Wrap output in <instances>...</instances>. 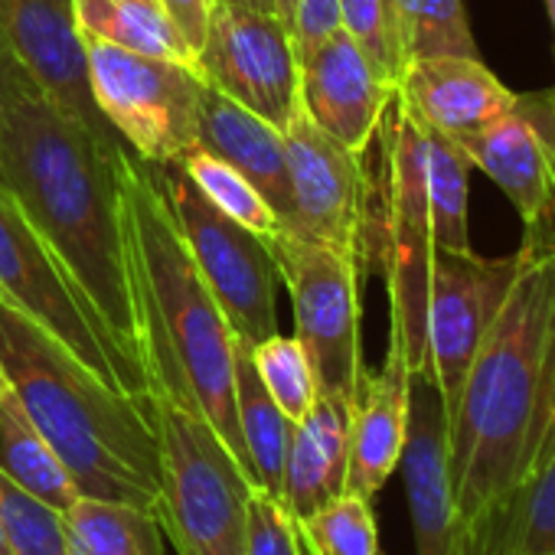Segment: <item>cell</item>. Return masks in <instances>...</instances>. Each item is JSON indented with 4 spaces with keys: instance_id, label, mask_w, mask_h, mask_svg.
I'll return each mask as SVG.
<instances>
[{
    "instance_id": "obj_9",
    "label": "cell",
    "mask_w": 555,
    "mask_h": 555,
    "mask_svg": "<svg viewBox=\"0 0 555 555\" xmlns=\"http://www.w3.org/2000/svg\"><path fill=\"white\" fill-rule=\"evenodd\" d=\"M386 222L383 274L389 285L392 337L412 373H425V305L431 274V216L422 173V125L396 99L386 112Z\"/></svg>"
},
{
    "instance_id": "obj_27",
    "label": "cell",
    "mask_w": 555,
    "mask_h": 555,
    "mask_svg": "<svg viewBox=\"0 0 555 555\" xmlns=\"http://www.w3.org/2000/svg\"><path fill=\"white\" fill-rule=\"evenodd\" d=\"M470 170L474 167L457 141L422 125V173H425V196H428L435 248H444V251L470 248V229H467Z\"/></svg>"
},
{
    "instance_id": "obj_41",
    "label": "cell",
    "mask_w": 555,
    "mask_h": 555,
    "mask_svg": "<svg viewBox=\"0 0 555 555\" xmlns=\"http://www.w3.org/2000/svg\"><path fill=\"white\" fill-rule=\"evenodd\" d=\"M0 555H8V542H4V535H0Z\"/></svg>"
},
{
    "instance_id": "obj_10",
    "label": "cell",
    "mask_w": 555,
    "mask_h": 555,
    "mask_svg": "<svg viewBox=\"0 0 555 555\" xmlns=\"http://www.w3.org/2000/svg\"><path fill=\"white\" fill-rule=\"evenodd\" d=\"M160 180L170 196L177 225L190 245V255L219 301L235 340L255 347L278 334V261L271 242L235 219L222 216L183 173L177 160L160 164Z\"/></svg>"
},
{
    "instance_id": "obj_33",
    "label": "cell",
    "mask_w": 555,
    "mask_h": 555,
    "mask_svg": "<svg viewBox=\"0 0 555 555\" xmlns=\"http://www.w3.org/2000/svg\"><path fill=\"white\" fill-rule=\"evenodd\" d=\"M344 30L366 50V56L399 82L405 69L402 34H399V11L396 0H340Z\"/></svg>"
},
{
    "instance_id": "obj_5",
    "label": "cell",
    "mask_w": 555,
    "mask_h": 555,
    "mask_svg": "<svg viewBox=\"0 0 555 555\" xmlns=\"http://www.w3.org/2000/svg\"><path fill=\"white\" fill-rule=\"evenodd\" d=\"M151 415L157 431V503L177 555H245L248 503L258 490L245 464L190 399L180 370L147 331Z\"/></svg>"
},
{
    "instance_id": "obj_30",
    "label": "cell",
    "mask_w": 555,
    "mask_h": 555,
    "mask_svg": "<svg viewBox=\"0 0 555 555\" xmlns=\"http://www.w3.org/2000/svg\"><path fill=\"white\" fill-rule=\"evenodd\" d=\"M405 63L431 56H480L464 0H396Z\"/></svg>"
},
{
    "instance_id": "obj_42",
    "label": "cell",
    "mask_w": 555,
    "mask_h": 555,
    "mask_svg": "<svg viewBox=\"0 0 555 555\" xmlns=\"http://www.w3.org/2000/svg\"><path fill=\"white\" fill-rule=\"evenodd\" d=\"M552 555H555V552H552Z\"/></svg>"
},
{
    "instance_id": "obj_21",
    "label": "cell",
    "mask_w": 555,
    "mask_h": 555,
    "mask_svg": "<svg viewBox=\"0 0 555 555\" xmlns=\"http://www.w3.org/2000/svg\"><path fill=\"white\" fill-rule=\"evenodd\" d=\"M196 147L222 157L248 183L268 199L274 209L282 232L292 229V183H288V157H285V134L255 112L242 108L238 102L225 99L212 86L203 92L199 105V138Z\"/></svg>"
},
{
    "instance_id": "obj_14",
    "label": "cell",
    "mask_w": 555,
    "mask_h": 555,
    "mask_svg": "<svg viewBox=\"0 0 555 555\" xmlns=\"http://www.w3.org/2000/svg\"><path fill=\"white\" fill-rule=\"evenodd\" d=\"M282 134L292 183V229L285 235L360 255L366 222L363 154L347 151L305 115Z\"/></svg>"
},
{
    "instance_id": "obj_16",
    "label": "cell",
    "mask_w": 555,
    "mask_h": 555,
    "mask_svg": "<svg viewBox=\"0 0 555 555\" xmlns=\"http://www.w3.org/2000/svg\"><path fill=\"white\" fill-rule=\"evenodd\" d=\"M396 102V82L340 27L301 60V115L353 154H366Z\"/></svg>"
},
{
    "instance_id": "obj_23",
    "label": "cell",
    "mask_w": 555,
    "mask_h": 555,
    "mask_svg": "<svg viewBox=\"0 0 555 555\" xmlns=\"http://www.w3.org/2000/svg\"><path fill=\"white\" fill-rule=\"evenodd\" d=\"M235 415L251 480L261 493L278 500L282 496L292 418L274 405V399L261 386L251 363V347L242 340H235Z\"/></svg>"
},
{
    "instance_id": "obj_15",
    "label": "cell",
    "mask_w": 555,
    "mask_h": 555,
    "mask_svg": "<svg viewBox=\"0 0 555 555\" xmlns=\"http://www.w3.org/2000/svg\"><path fill=\"white\" fill-rule=\"evenodd\" d=\"M0 34L8 37L47 99L79 118L105 144L125 147L95 108L73 0H0Z\"/></svg>"
},
{
    "instance_id": "obj_2",
    "label": "cell",
    "mask_w": 555,
    "mask_h": 555,
    "mask_svg": "<svg viewBox=\"0 0 555 555\" xmlns=\"http://www.w3.org/2000/svg\"><path fill=\"white\" fill-rule=\"evenodd\" d=\"M555 383V248L519 245L503 308L448 412V474L464 542L513 490Z\"/></svg>"
},
{
    "instance_id": "obj_17",
    "label": "cell",
    "mask_w": 555,
    "mask_h": 555,
    "mask_svg": "<svg viewBox=\"0 0 555 555\" xmlns=\"http://www.w3.org/2000/svg\"><path fill=\"white\" fill-rule=\"evenodd\" d=\"M415 555H467L448 474V412L428 373H412L409 435L402 451Z\"/></svg>"
},
{
    "instance_id": "obj_36",
    "label": "cell",
    "mask_w": 555,
    "mask_h": 555,
    "mask_svg": "<svg viewBox=\"0 0 555 555\" xmlns=\"http://www.w3.org/2000/svg\"><path fill=\"white\" fill-rule=\"evenodd\" d=\"M160 8L167 11L170 24L177 27L180 40L193 50V56H199L206 34H209L216 0H160Z\"/></svg>"
},
{
    "instance_id": "obj_26",
    "label": "cell",
    "mask_w": 555,
    "mask_h": 555,
    "mask_svg": "<svg viewBox=\"0 0 555 555\" xmlns=\"http://www.w3.org/2000/svg\"><path fill=\"white\" fill-rule=\"evenodd\" d=\"M63 519L69 555H164V529L151 509L79 496Z\"/></svg>"
},
{
    "instance_id": "obj_6",
    "label": "cell",
    "mask_w": 555,
    "mask_h": 555,
    "mask_svg": "<svg viewBox=\"0 0 555 555\" xmlns=\"http://www.w3.org/2000/svg\"><path fill=\"white\" fill-rule=\"evenodd\" d=\"M0 298L34 318L112 386L131 396L151 392L147 379L118 353L79 285L21 212L4 183H0Z\"/></svg>"
},
{
    "instance_id": "obj_38",
    "label": "cell",
    "mask_w": 555,
    "mask_h": 555,
    "mask_svg": "<svg viewBox=\"0 0 555 555\" xmlns=\"http://www.w3.org/2000/svg\"><path fill=\"white\" fill-rule=\"evenodd\" d=\"M216 4H225V8H242V11H268V14H278L274 0H216Z\"/></svg>"
},
{
    "instance_id": "obj_35",
    "label": "cell",
    "mask_w": 555,
    "mask_h": 555,
    "mask_svg": "<svg viewBox=\"0 0 555 555\" xmlns=\"http://www.w3.org/2000/svg\"><path fill=\"white\" fill-rule=\"evenodd\" d=\"M340 27H344L340 0H295L292 37L298 47V60H305L314 47H321Z\"/></svg>"
},
{
    "instance_id": "obj_11",
    "label": "cell",
    "mask_w": 555,
    "mask_h": 555,
    "mask_svg": "<svg viewBox=\"0 0 555 555\" xmlns=\"http://www.w3.org/2000/svg\"><path fill=\"white\" fill-rule=\"evenodd\" d=\"M196 66L206 86L278 131L301 115V60L278 14L216 4Z\"/></svg>"
},
{
    "instance_id": "obj_40",
    "label": "cell",
    "mask_w": 555,
    "mask_h": 555,
    "mask_svg": "<svg viewBox=\"0 0 555 555\" xmlns=\"http://www.w3.org/2000/svg\"><path fill=\"white\" fill-rule=\"evenodd\" d=\"M545 8H548V21H552V30H555V0H545Z\"/></svg>"
},
{
    "instance_id": "obj_32",
    "label": "cell",
    "mask_w": 555,
    "mask_h": 555,
    "mask_svg": "<svg viewBox=\"0 0 555 555\" xmlns=\"http://www.w3.org/2000/svg\"><path fill=\"white\" fill-rule=\"evenodd\" d=\"M251 363H255L261 386L274 399V405L292 422H301L311 412V405L318 402L321 392H318L311 360H308L305 347L298 344V337L271 334L268 340L251 347Z\"/></svg>"
},
{
    "instance_id": "obj_25",
    "label": "cell",
    "mask_w": 555,
    "mask_h": 555,
    "mask_svg": "<svg viewBox=\"0 0 555 555\" xmlns=\"http://www.w3.org/2000/svg\"><path fill=\"white\" fill-rule=\"evenodd\" d=\"M0 467L24 490L37 493L56 509H69L79 500L69 470L60 464L47 438L37 431V425L30 422L4 376H0Z\"/></svg>"
},
{
    "instance_id": "obj_29",
    "label": "cell",
    "mask_w": 555,
    "mask_h": 555,
    "mask_svg": "<svg viewBox=\"0 0 555 555\" xmlns=\"http://www.w3.org/2000/svg\"><path fill=\"white\" fill-rule=\"evenodd\" d=\"M295 522L308 555H379V522L370 496L344 490Z\"/></svg>"
},
{
    "instance_id": "obj_37",
    "label": "cell",
    "mask_w": 555,
    "mask_h": 555,
    "mask_svg": "<svg viewBox=\"0 0 555 555\" xmlns=\"http://www.w3.org/2000/svg\"><path fill=\"white\" fill-rule=\"evenodd\" d=\"M30 95H43V89L37 86L30 69L21 63V56L14 53L8 37L0 34V112L30 99Z\"/></svg>"
},
{
    "instance_id": "obj_1",
    "label": "cell",
    "mask_w": 555,
    "mask_h": 555,
    "mask_svg": "<svg viewBox=\"0 0 555 555\" xmlns=\"http://www.w3.org/2000/svg\"><path fill=\"white\" fill-rule=\"evenodd\" d=\"M47 95L0 112V183L79 285L118 353L147 379V311L118 157Z\"/></svg>"
},
{
    "instance_id": "obj_7",
    "label": "cell",
    "mask_w": 555,
    "mask_h": 555,
    "mask_svg": "<svg viewBox=\"0 0 555 555\" xmlns=\"http://www.w3.org/2000/svg\"><path fill=\"white\" fill-rule=\"evenodd\" d=\"M95 108L144 164H170L196 147L206 79L199 69L82 40Z\"/></svg>"
},
{
    "instance_id": "obj_12",
    "label": "cell",
    "mask_w": 555,
    "mask_h": 555,
    "mask_svg": "<svg viewBox=\"0 0 555 555\" xmlns=\"http://www.w3.org/2000/svg\"><path fill=\"white\" fill-rule=\"evenodd\" d=\"M519 268V251L483 258L474 248H435L425 305V373L435 379L444 412L454 409L464 376L487 327L503 308Z\"/></svg>"
},
{
    "instance_id": "obj_13",
    "label": "cell",
    "mask_w": 555,
    "mask_h": 555,
    "mask_svg": "<svg viewBox=\"0 0 555 555\" xmlns=\"http://www.w3.org/2000/svg\"><path fill=\"white\" fill-rule=\"evenodd\" d=\"M457 144L513 203L526 242L555 248V89L519 95L513 112Z\"/></svg>"
},
{
    "instance_id": "obj_8",
    "label": "cell",
    "mask_w": 555,
    "mask_h": 555,
    "mask_svg": "<svg viewBox=\"0 0 555 555\" xmlns=\"http://www.w3.org/2000/svg\"><path fill=\"white\" fill-rule=\"evenodd\" d=\"M278 278L292 292L295 337L305 347L318 392L353 405L363 366L360 347V255L295 235H271Z\"/></svg>"
},
{
    "instance_id": "obj_3",
    "label": "cell",
    "mask_w": 555,
    "mask_h": 555,
    "mask_svg": "<svg viewBox=\"0 0 555 555\" xmlns=\"http://www.w3.org/2000/svg\"><path fill=\"white\" fill-rule=\"evenodd\" d=\"M0 376L69 470L79 496L131 503L154 513L160 461L147 396H131L102 379L4 298Z\"/></svg>"
},
{
    "instance_id": "obj_19",
    "label": "cell",
    "mask_w": 555,
    "mask_h": 555,
    "mask_svg": "<svg viewBox=\"0 0 555 555\" xmlns=\"http://www.w3.org/2000/svg\"><path fill=\"white\" fill-rule=\"evenodd\" d=\"M409 360L402 357V350L389 347L386 363L376 373H363L357 399L350 405V451L344 490L373 500L399 470L409 435Z\"/></svg>"
},
{
    "instance_id": "obj_24",
    "label": "cell",
    "mask_w": 555,
    "mask_h": 555,
    "mask_svg": "<svg viewBox=\"0 0 555 555\" xmlns=\"http://www.w3.org/2000/svg\"><path fill=\"white\" fill-rule=\"evenodd\" d=\"M73 8L82 40H99L128 53L199 69L160 0H73Z\"/></svg>"
},
{
    "instance_id": "obj_31",
    "label": "cell",
    "mask_w": 555,
    "mask_h": 555,
    "mask_svg": "<svg viewBox=\"0 0 555 555\" xmlns=\"http://www.w3.org/2000/svg\"><path fill=\"white\" fill-rule=\"evenodd\" d=\"M0 535L8 555H69L63 509L24 490L0 467Z\"/></svg>"
},
{
    "instance_id": "obj_18",
    "label": "cell",
    "mask_w": 555,
    "mask_h": 555,
    "mask_svg": "<svg viewBox=\"0 0 555 555\" xmlns=\"http://www.w3.org/2000/svg\"><path fill=\"white\" fill-rule=\"evenodd\" d=\"M396 99L428 128L464 141L513 112L519 95L509 92L480 56H431L405 63Z\"/></svg>"
},
{
    "instance_id": "obj_4",
    "label": "cell",
    "mask_w": 555,
    "mask_h": 555,
    "mask_svg": "<svg viewBox=\"0 0 555 555\" xmlns=\"http://www.w3.org/2000/svg\"><path fill=\"white\" fill-rule=\"evenodd\" d=\"M118 177L141 271L147 331L180 370L203 418L248 470L235 415V334L190 255L160 170L125 151Z\"/></svg>"
},
{
    "instance_id": "obj_20",
    "label": "cell",
    "mask_w": 555,
    "mask_h": 555,
    "mask_svg": "<svg viewBox=\"0 0 555 555\" xmlns=\"http://www.w3.org/2000/svg\"><path fill=\"white\" fill-rule=\"evenodd\" d=\"M467 555H552L555 552V383L535 425L526 464L490 513L467 535Z\"/></svg>"
},
{
    "instance_id": "obj_28",
    "label": "cell",
    "mask_w": 555,
    "mask_h": 555,
    "mask_svg": "<svg viewBox=\"0 0 555 555\" xmlns=\"http://www.w3.org/2000/svg\"><path fill=\"white\" fill-rule=\"evenodd\" d=\"M177 164L183 167V173L193 180V186L222 216L235 219L238 225H245V229H251V232H258L264 238L282 235V222H278L268 199L232 164H225L222 157H216V154H209L203 147H190L183 157H177Z\"/></svg>"
},
{
    "instance_id": "obj_34",
    "label": "cell",
    "mask_w": 555,
    "mask_h": 555,
    "mask_svg": "<svg viewBox=\"0 0 555 555\" xmlns=\"http://www.w3.org/2000/svg\"><path fill=\"white\" fill-rule=\"evenodd\" d=\"M245 555H305L295 516L261 490H255L248 503Z\"/></svg>"
},
{
    "instance_id": "obj_22",
    "label": "cell",
    "mask_w": 555,
    "mask_h": 555,
    "mask_svg": "<svg viewBox=\"0 0 555 555\" xmlns=\"http://www.w3.org/2000/svg\"><path fill=\"white\" fill-rule=\"evenodd\" d=\"M347 451H350V405L318 396L301 422H292L282 503L295 519L311 516L347 487Z\"/></svg>"
},
{
    "instance_id": "obj_39",
    "label": "cell",
    "mask_w": 555,
    "mask_h": 555,
    "mask_svg": "<svg viewBox=\"0 0 555 555\" xmlns=\"http://www.w3.org/2000/svg\"><path fill=\"white\" fill-rule=\"evenodd\" d=\"M274 8H278V17H282L292 30V17H295V0H274Z\"/></svg>"
}]
</instances>
